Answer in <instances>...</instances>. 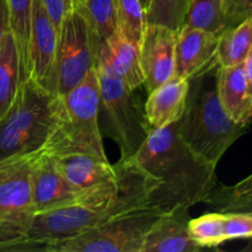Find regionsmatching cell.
Listing matches in <instances>:
<instances>
[{
    "label": "cell",
    "mask_w": 252,
    "mask_h": 252,
    "mask_svg": "<svg viewBox=\"0 0 252 252\" xmlns=\"http://www.w3.org/2000/svg\"><path fill=\"white\" fill-rule=\"evenodd\" d=\"M80 5L100 49L101 43L117 30V0H84Z\"/></svg>",
    "instance_id": "obj_23"
},
{
    "label": "cell",
    "mask_w": 252,
    "mask_h": 252,
    "mask_svg": "<svg viewBox=\"0 0 252 252\" xmlns=\"http://www.w3.org/2000/svg\"><path fill=\"white\" fill-rule=\"evenodd\" d=\"M115 167L117 192L110 203H78L36 214L26 239L7 251L47 252L52 245L80 235L117 214L149 204V194L154 189L153 180L130 159H120Z\"/></svg>",
    "instance_id": "obj_2"
},
{
    "label": "cell",
    "mask_w": 252,
    "mask_h": 252,
    "mask_svg": "<svg viewBox=\"0 0 252 252\" xmlns=\"http://www.w3.org/2000/svg\"><path fill=\"white\" fill-rule=\"evenodd\" d=\"M221 192L230 196H251L252 194V174L249 175L234 186H217Z\"/></svg>",
    "instance_id": "obj_30"
},
{
    "label": "cell",
    "mask_w": 252,
    "mask_h": 252,
    "mask_svg": "<svg viewBox=\"0 0 252 252\" xmlns=\"http://www.w3.org/2000/svg\"><path fill=\"white\" fill-rule=\"evenodd\" d=\"M244 68H245V73H246V76H248L249 86H250V91L252 95V49L250 53H249L248 58H246L245 62H244ZM251 125H252V120H251Z\"/></svg>",
    "instance_id": "obj_32"
},
{
    "label": "cell",
    "mask_w": 252,
    "mask_h": 252,
    "mask_svg": "<svg viewBox=\"0 0 252 252\" xmlns=\"http://www.w3.org/2000/svg\"><path fill=\"white\" fill-rule=\"evenodd\" d=\"M189 91V79L174 75L149 93L145 102V120L150 128H160L179 121L184 112Z\"/></svg>",
    "instance_id": "obj_17"
},
{
    "label": "cell",
    "mask_w": 252,
    "mask_h": 252,
    "mask_svg": "<svg viewBox=\"0 0 252 252\" xmlns=\"http://www.w3.org/2000/svg\"><path fill=\"white\" fill-rule=\"evenodd\" d=\"M219 36L182 25L177 30L175 75L189 79L217 61Z\"/></svg>",
    "instance_id": "obj_14"
},
{
    "label": "cell",
    "mask_w": 252,
    "mask_h": 252,
    "mask_svg": "<svg viewBox=\"0 0 252 252\" xmlns=\"http://www.w3.org/2000/svg\"><path fill=\"white\" fill-rule=\"evenodd\" d=\"M54 29L59 32L64 17L73 9L74 0H41Z\"/></svg>",
    "instance_id": "obj_29"
},
{
    "label": "cell",
    "mask_w": 252,
    "mask_h": 252,
    "mask_svg": "<svg viewBox=\"0 0 252 252\" xmlns=\"http://www.w3.org/2000/svg\"><path fill=\"white\" fill-rule=\"evenodd\" d=\"M184 25L220 36L226 29L225 0H189Z\"/></svg>",
    "instance_id": "obj_21"
},
{
    "label": "cell",
    "mask_w": 252,
    "mask_h": 252,
    "mask_svg": "<svg viewBox=\"0 0 252 252\" xmlns=\"http://www.w3.org/2000/svg\"><path fill=\"white\" fill-rule=\"evenodd\" d=\"M147 26L145 9L140 0H117V32L139 48Z\"/></svg>",
    "instance_id": "obj_24"
},
{
    "label": "cell",
    "mask_w": 252,
    "mask_h": 252,
    "mask_svg": "<svg viewBox=\"0 0 252 252\" xmlns=\"http://www.w3.org/2000/svg\"><path fill=\"white\" fill-rule=\"evenodd\" d=\"M9 9L6 0H0V44L5 32L9 30Z\"/></svg>",
    "instance_id": "obj_31"
},
{
    "label": "cell",
    "mask_w": 252,
    "mask_h": 252,
    "mask_svg": "<svg viewBox=\"0 0 252 252\" xmlns=\"http://www.w3.org/2000/svg\"><path fill=\"white\" fill-rule=\"evenodd\" d=\"M36 154L0 162V251L24 241L36 216L32 197Z\"/></svg>",
    "instance_id": "obj_8"
},
{
    "label": "cell",
    "mask_w": 252,
    "mask_h": 252,
    "mask_svg": "<svg viewBox=\"0 0 252 252\" xmlns=\"http://www.w3.org/2000/svg\"><path fill=\"white\" fill-rule=\"evenodd\" d=\"M58 32L49 20L41 0H33L29 52V78L56 94V57Z\"/></svg>",
    "instance_id": "obj_11"
},
{
    "label": "cell",
    "mask_w": 252,
    "mask_h": 252,
    "mask_svg": "<svg viewBox=\"0 0 252 252\" xmlns=\"http://www.w3.org/2000/svg\"><path fill=\"white\" fill-rule=\"evenodd\" d=\"M219 68L216 61L189 79L186 103L177 125L181 139L214 166L250 127L231 120L221 106L218 95Z\"/></svg>",
    "instance_id": "obj_3"
},
{
    "label": "cell",
    "mask_w": 252,
    "mask_h": 252,
    "mask_svg": "<svg viewBox=\"0 0 252 252\" xmlns=\"http://www.w3.org/2000/svg\"><path fill=\"white\" fill-rule=\"evenodd\" d=\"M22 81L19 48L9 29L0 44V120L11 108Z\"/></svg>",
    "instance_id": "obj_19"
},
{
    "label": "cell",
    "mask_w": 252,
    "mask_h": 252,
    "mask_svg": "<svg viewBox=\"0 0 252 252\" xmlns=\"http://www.w3.org/2000/svg\"><path fill=\"white\" fill-rule=\"evenodd\" d=\"M189 0H150L145 11L147 22L177 30L184 25Z\"/></svg>",
    "instance_id": "obj_26"
},
{
    "label": "cell",
    "mask_w": 252,
    "mask_h": 252,
    "mask_svg": "<svg viewBox=\"0 0 252 252\" xmlns=\"http://www.w3.org/2000/svg\"><path fill=\"white\" fill-rule=\"evenodd\" d=\"M58 171L89 204L110 203L117 192V170L107 158L79 150H46Z\"/></svg>",
    "instance_id": "obj_10"
},
{
    "label": "cell",
    "mask_w": 252,
    "mask_h": 252,
    "mask_svg": "<svg viewBox=\"0 0 252 252\" xmlns=\"http://www.w3.org/2000/svg\"><path fill=\"white\" fill-rule=\"evenodd\" d=\"M63 118L61 96L33 79L22 81L9 112L0 120V162L43 150Z\"/></svg>",
    "instance_id": "obj_4"
},
{
    "label": "cell",
    "mask_w": 252,
    "mask_h": 252,
    "mask_svg": "<svg viewBox=\"0 0 252 252\" xmlns=\"http://www.w3.org/2000/svg\"><path fill=\"white\" fill-rule=\"evenodd\" d=\"M189 231L192 240L202 249L218 248L225 243L224 234V219L221 212L213 211L198 218L191 219Z\"/></svg>",
    "instance_id": "obj_25"
},
{
    "label": "cell",
    "mask_w": 252,
    "mask_h": 252,
    "mask_svg": "<svg viewBox=\"0 0 252 252\" xmlns=\"http://www.w3.org/2000/svg\"><path fill=\"white\" fill-rule=\"evenodd\" d=\"M9 9V27L16 39L17 48L21 61L22 79H29V64H27V52H29L30 30H31V14L33 0H6Z\"/></svg>",
    "instance_id": "obj_22"
},
{
    "label": "cell",
    "mask_w": 252,
    "mask_h": 252,
    "mask_svg": "<svg viewBox=\"0 0 252 252\" xmlns=\"http://www.w3.org/2000/svg\"><path fill=\"white\" fill-rule=\"evenodd\" d=\"M162 213L150 204L137 207L52 245L47 252H142L145 235Z\"/></svg>",
    "instance_id": "obj_7"
},
{
    "label": "cell",
    "mask_w": 252,
    "mask_h": 252,
    "mask_svg": "<svg viewBox=\"0 0 252 252\" xmlns=\"http://www.w3.org/2000/svg\"><path fill=\"white\" fill-rule=\"evenodd\" d=\"M32 197L36 214L85 203L83 194L66 181L44 150L34 155L32 164Z\"/></svg>",
    "instance_id": "obj_13"
},
{
    "label": "cell",
    "mask_w": 252,
    "mask_h": 252,
    "mask_svg": "<svg viewBox=\"0 0 252 252\" xmlns=\"http://www.w3.org/2000/svg\"><path fill=\"white\" fill-rule=\"evenodd\" d=\"M187 207L165 212L145 235L142 252H198L202 250L189 231L191 220Z\"/></svg>",
    "instance_id": "obj_15"
},
{
    "label": "cell",
    "mask_w": 252,
    "mask_h": 252,
    "mask_svg": "<svg viewBox=\"0 0 252 252\" xmlns=\"http://www.w3.org/2000/svg\"><path fill=\"white\" fill-rule=\"evenodd\" d=\"M177 31L147 22L139 47L144 85L152 93L175 75Z\"/></svg>",
    "instance_id": "obj_12"
},
{
    "label": "cell",
    "mask_w": 252,
    "mask_h": 252,
    "mask_svg": "<svg viewBox=\"0 0 252 252\" xmlns=\"http://www.w3.org/2000/svg\"><path fill=\"white\" fill-rule=\"evenodd\" d=\"M179 121L152 128L137 153L129 158L154 182L148 203L161 212L204 203L217 186L216 167L181 139Z\"/></svg>",
    "instance_id": "obj_1"
},
{
    "label": "cell",
    "mask_w": 252,
    "mask_h": 252,
    "mask_svg": "<svg viewBox=\"0 0 252 252\" xmlns=\"http://www.w3.org/2000/svg\"><path fill=\"white\" fill-rule=\"evenodd\" d=\"M226 29L252 17V0H225Z\"/></svg>",
    "instance_id": "obj_28"
},
{
    "label": "cell",
    "mask_w": 252,
    "mask_h": 252,
    "mask_svg": "<svg viewBox=\"0 0 252 252\" xmlns=\"http://www.w3.org/2000/svg\"><path fill=\"white\" fill-rule=\"evenodd\" d=\"M252 49V17L236 26L228 27L218 38L217 61L219 65L230 66L241 64Z\"/></svg>",
    "instance_id": "obj_20"
},
{
    "label": "cell",
    "mask_w": 252,
    "mask_h": 252,
    "mask_svg": "<svg viewBox=\"0 0 252 252\" xmlns=\"http://www.w3.org/2000/svg\"><path fill=\"white\" fill-rule=\"evenodd\" d=\"M98 48L80 4L64 17L58 32L56 57V95L64 96L95 68Z\"/></svg>",
    "instance_id": "obj_9"
},
{
    "label": "cell",
    "mask_w": 252,
    "mask_h": 252,
    "mask_svg": "<svg viewBox=\"0 0 252 252\" xmlns=\"http://www.w3.org/2000/svg\"><path fill=\"white\" fill-rule=\"evenodd\" d=\"M149 1H150V0H140V2H142V5H143V6H144L145 11H147L148 5H149Z\"/></svg>",
    "instance_id": "obj_33"
},
{
    "label": "cell",
    "mask_w": 252,
    "mask_h": 252,
    "mask_svg": "<svg viewBox=\"0 0 252 252\" xmlns=\"http://www.w3.org/2000/svg\"><path fill=\"white\" fill-rule=\"evenodd\" d=\"M61 97L62 123L43 149L79 150L107 158L98 126L100 86L96 68L91 69L79 85Z\"/></svg>",
    "instance_id": "obj_6"
},
{
    "label": "cell",
    "mask_w": 252,
    "mask_h": 252,
    "mask_svg": "<svg viewBox=\"0 0 252 252\" xmlns=\"http://www.w3.org/2000/svg\"><path fill=\"white\" fill-rule=\"evenodd\" d=\"M84 0H74V2H78V4H80V2H83Z\"/></svg>",
    "instance_id": "obj_34"
},
{
    "label": "cell",
    "mask_w": 252,
    "mask_h": 252,
    "mask_svg": "<svg viewBox=\"0 0 252 252\" xmlns=\"http://www.w3.org/2000/svg\"><path fill=\"white\" fill-rule=\"evenodd\" d=\"M97 56L110 64L130 90L135 91L144 85L139 48L126 41L117 30L107 41L101 43Z\"/></svg>",
    "instance_id": "obj_18"
},
{
    "label": "cell",
    "mask_w": 252,
    "mask_h": 252,
    "mask_svg": "<svg viewBox=\"0 0 252 252\" xmlns=\"http://www.w3.org/2000/svg\"><path fill=\"white\" fill-rule=\"evenodd\" d=\"M218 95L229 117L241 125H251L252 95L244 63L221 66L218 73Z\"/></svg>",
    "instance_id": "obj_16"
},
{
    "label": "cell",
    "mask_w": 252,
    "mask_h": 252,
    "mask_svg": "<svg viewBox=\"0 0 252 252\" xmlns=\"http://www.w3.org/2000/svg\"><path fill=\"white\" fill-rule=\"evenodd\" d=\"M224 219L225 240L234 239H252V216L246 213L221 212Z\"/></svg>",
    "instance_id": "obj_27"
},
{
    "label": "cell",
    "mask_w": 252,
    "mask_h": 252,
    "mask_svg": "<svg viewBox=\"0 0 252 252\" xmlns=\"http://www.w3.org/2000/svg\"><path fill=\"white\" fill-rule=\"evenodd\" d=\"M96 73L100 86V112L105 118L107 135L115 140L121 150V159H129L139 150L148 138L150 126L139 105L121 76L110 64L97 56Z\"/></svg>",
    "instance_id": "obj_5"
}]
</instances>
